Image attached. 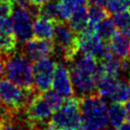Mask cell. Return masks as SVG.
Wrapping results in <instances>:
<instances>
[{"label":"cell","instance_id":"6da1fadb","mask_svg":"<svg viewBox=\"0 0 130 130\" xmlns=\"http://www.w3.org/2000/svg\"><path fill=\"white\" fill-rule=\"evenodd\" d=\"M79 111L82 121L95 130H105L109 125L108 107L98 93L79 99Z\"/></svg>","mask_w":130,"mask_h":130},{"label":"cell","instance_id":"7a4b0ae2","mask_svg":"<svg viewBox=\"0 0 130 130\" xmlns=\"http://www.w3.org/2000/svg\"><path fill=\"white\" fill-rule=\"evenodd\" d=\"M5 76L9 80L24 89L35 87L32 65L22 52H13L6 58Z\"/></svg>","mask_w":130,"mask_h":130},{"label":"cell","instance_id":"3957f363","mask_svg":"<svg viewBox=\"0 0 130 130\" xmlns=\"http://www.w3.org/2000/svg\"><path fill=\"white\" fill-rule=\"evenodd\" d=\"M54 55L69 63L78 53L77 34L65 21H57L54 34Z\"/></svg>","mask_w":130,"mask_h":130},{"label":"cell","instance_id":"277c9868","mask_svg":"<svg viewBox=\"0 0 130 130\" xmlns=\"http://www.w3.org/2000/svg\"><path fill=\"white\" fill-rule=\"evenodd\" d=\"M52 122L60 129L64 128H78L82 122L79 111V99L66 98L62 105L54 112Z\"/></svg>","mask_w":130,"mask_h":130},{"label":"cell","instance_id":"5b68a950","mask_svg":"<svg viewBox=\"0 0 130 130\" xmlns=\"http://www.w3.org/2000/svg\"><path fill=\"white\" fill-rule=\"evenodd\" d=\"M77 44L80 53L90 55L99 60L109 49L107 42L103 41L98 36L95 31V25L91 23H88L86 28L78 34Z\"/></svg>","mask_w":130,"mask_h":130},{"label":"cell","instance_id":"8992f818","mask_svg":"<svg viewBox=\"0 0 130 130\" xmlns=\"http://www.w3.org/2000/svg\"><path fill=\"white\" fill-rule=\"evenodd\" d=\"M25 114L32 129H35L39 128V126L43 127L45 123L52 119L54 110L40 93L27 105Z\"/></svg>","mask_w":130,"mask_h":130},{"label":"cell","instance_id":"52a82bcc","mask_svg":"<svg viewBox=\"0 0 130 130\" xmlns=\"http://www.w3.org/2000/svg\"><path fill=\"white\" fill-rule=\"evenodd\" d=\"M11 15L12 31L17 39V42L23 44L34 37L32 17L29 13L27 9L18 6L17 8L13 9Z\"/></svg>","mask_w":130,"mask_h":130},{"label":"cell","instance_id":"ba28073f","mask_svg":"<svg viewBox=\"0 0 130 130\" xmlns=\"http://www.w3.org/2000/svg\"><path fill=\"white\" fill-rule=\"evenodd\" d=\"M56 65L57 62L51 57L35 61V64L32 65L35 87L41 93L51 89Z\"/></svg>","mask_w":130,"mask_h":130},{"label":"cell","instance_id":"9c48e42d","mask_svg":"<svg viewBox=\"0 0 130 130\" xmlns=\"http://www.w3.org/2000/svg\"><path fill=\"white\" fill-rule=\"evenodd\" d=\"M69 70L73 85L74 96H76L77 99H81L92 94L98 93L97 80L95 76L96 73H89L77 70L73 67H69Z\"/></svg>","mask_w":130,"mask_h":130},{"label":"cell","instance_id":"30bf717a","mask_svg":"<svg viewBox=\"0 0 130 130\" xmlns=\"http://www.w3.org/2000/svg\"><path fill=\"white\" fill-rule=\"evenodd\" d=\"M55 44L51 39L32 37L26 41L22 47L21 52L31 61H37L42 58L50 57L54 55Z\"/></svg>","mask_w":130,"mask_h":130},{"label":"cell","instance_id":"8fae6325","mask_svg":"<svg viewBox=\"0 0 130 130\" xmlns=\"http://www.w3.org/2000/svg\"><path fill=\"white\" fill-rule=\"evenodd\" d=\"M52 86L55 91H57V93L65 99L75 97L69 67L67 66V63H65L64 61H62V62L59 61L56 65Z\"/></svg>","mask_w":130,"mask_h":130},{"label":"cell","instance_id":"7c38bea8","mask_svg":"<svg viewBox=\"0 0 130 130\" xmlns=\"http://www.w3.org/2000/svg\"><path fill=\"white\" fill-rule=\"evenodd\" d=\"M96 80L98 94L103 99L111 101L122 79L119 77L112 76H96Z\"/></svg>","mask_w":130,"mask_h":130},{"label":"cell","instance_id":"4fadbf2b","mask_svg":"<svg viewBox=\"0 0 130 130\" xmlns=\"http://www.w3.org/2000/svg\"><path fill=\"white\" fill-rule=\"evenodd\" d=\"M111 52L119 58H126L130 54V37L122 35V32H115L111 39L108 41Z\"/></svg>","mask_w":130,"mask_h":130},{"label":"cell","instance_id":"5bb4252c","mask_svg":"<svg viewBox=\"0 0 130 130\" xmlns=\"http://www.w3.org/2000/svg\"><path fill=\"white\" fill-rule=\"evenodd\" d=\"M56 21L44 16H38L35 18L32 23V32L35 37L52 39L55 34Z\"/></svg>","mask_w":130,"mask_h":130},{"label":"cell","instance_id":"9a60e30c","mask_svg":"<svg viewBox=\"0 0 130 130\" xmlns=\"http://www.w3.org/2000/svg\"><path fill=\"white\" fill-rule=\"evenodd\" d=\"M68 25L71 29L77 35L81 32L86 26L88 25V13H87V7L85 5H81L79 7H77L70 15L68 19Z\"/></svg>","mask_w":130,"mask_h":130},{"label":"cell","instance_id":"2e32d148","mask_svg":"<svg viewBox=\"0 0 130 130\" xmlns=\"http://www.w3.org/2000/svg\"><path fill=\"white\" fill-rule=\"evenodd\" d=\"M87 0H57V12L59 21H67L72 12L81 5H85Z\"/></svg>","mask_w":130,"mask_h":130},{"label":"cell","instance_id":"e0dca14e","mask_svg":"<svg viewBox=\"0 0 130 130\" xmlns=\"http://www.w3.org/2000/svg\"><path fill=\"white\" fill-rule=\"evenodd\" d=\"M108 116L110 125L113 129H117L126 119L124 106L121 102H112L108 108Z\"/></svg>","mask_w":130,"mask_h":130},{"label":"cell","instance_id":"ac0fdd59","mask_svg":"<svg viewBox=\"0 0 130 130\" xmlns=\"http://www.w3.org/2000/svg\"><path fill=\"white\" fill-rule=\"evenodd\" d=\"M116 26L114 24L113 19L110 17H106L98 24L95 25V31L98 36L103 41L108 42L116 32Z\"/></svg>","mask_w":130,"mask_h":130},{"label":"cell","instance_id":"d6986e66","mask_svg":"<svg viewBox=\"0 0 130 130\" xmlns=\"http://www.w3.org/2000/svg\"><path fill=\"white\" fill-rule=\"evenodd\" d=\"M113 22L116 28L119 29V32H122L126 37H130V12L122 11V12L113 13Z\"/></svg>","mask_w":130,"mask_h":130},{"label":"cell","instance_id":"ffe728a7","mask_svg":"<svg viewBox=\"0 0 130 130\" xmlns=\"http://www.w3.org/2000/svg\"><path fill=\"white\" fill-rule=\"evenodd\" d=\"M17 39L14 34H0V55L8 57L16 51Z\"/></svg>","mask_w":130,"mask_h":130},{"label":"cell","instance_id":"44dd1931","mask_svg":"<svg viewBox=\"0 0 130 130\" xmlns=\"http://www.w3.org/2000/svg\"><path fill=\"white\" fill-rule=\"evenodd\" d=\"M87 13H88V21L91 24L96 25L99 22L103 20L107 16H109V12L107 10L103 8L102 6L98 5H91L87 8Z\"/></svg>","mask_w":130,"mask_h":130},{"label":"cell","instance_id":"7402d4cb","mask_svg":"<svg viewBox=\"0 0 130 130\" xmlns=\"http://www.w3.org/2000/svg\"><path fill=\"white\" fill-rule=\"evenodd\" d=\"M130 100V83L124 79H122L117 91L111 99V102H128Z\"/></svg>","mask_w":130,"mask_h":130},{"label":"cell","instance_id":"603a6c76","mask_svg":"<svg viewBox=\"0 0 130 130\" xmlns=\"http://www.w3.org/2000/svg\"><path fill=\"white\" fill-rule=\"evenodd\" d=\"M40 15L53 19L56 22L59 21L58 12H57V1L50 0L40 6Z\"/></svg>","mask_w":130,"mask_h":130},{"label":"cell","instance_id":"cb8c5ba5","mask_svg":"<svg viewBox=\"0 0 130 130\" xmlns=\"http://www.w3.org/2000/svg\"><path fill=\"white\" fill-rule=\"evenodd\" d=\"M42 93H43L42 94L43 98L46 100V102L49 103V105L53 108L54 112L62 105V103H63L65 100V98H63L61 95H59L57 91H55L54 89H49L47 91L42 92Z\"/></svg>","mask_w":130,"mask_h":130},{"label":"cell","instance_id":"d4e9b609","mask_svg":"<svg viewBox=\"0 0 130 130\" xmlns=\"http://www.w3.org/2000/svg\"><path fill=\"white\" fill-rule=\"evenodd\" d=\"M130 0H107L106 7L107 11L110 13H116V12L125 11L129 8Z\"/></svg>","mask_w":130,"mask_h":130},{"label":"cell","instance_id":"484cf974","mask_svg":"<svg viewBox=\"0 0 130 130\" xmlns=\"http://www.w3.org/2000/svg\"><path fill=\"white\" fill-rule=\"evenodd\" d=\"M13 11V4L11 0L0 2V17H10Z\"/></svg>","mask_w":130,"mask_h":130},{"label":"cell","instance_id":"4316f807","mask_svg":"<svg viewBox=\"0 0 130 130\" xmlns=\"http://www.w3.org/2000/svg\"><path fill=\"white\" fill-rule=\"evenodd\" d=\"M0 34H13L12 20L9 17H0Z\"/></svg>","mask_w":130,"mask_h":130},{"label":"cell","instance_id":"83f0119b","mask_svg":"<svg viewBox=\"0 0 130 130\" xmlns=\"http://www.w3.org/2000/svg\"><path fill=\"white\" fill-rule=\"evenodd\" d=\"M7 57L0 55V79L5 76V65H6Z\"/></svg>","mask_w":130,"mask_h":130},{"label":"cell","instance_id":"f1b7e54d","mask_svg":"<svg viewBox=\"0 0 130 130\" xmlns=\"http://www.w3.org/2000/svg\"><path fill=\"white\" fill-rule=\"evenodd\" d=\"M42 130H61V129L57 125H56L52 121H49L42 127Z\"/></svg>","mask_w":130,"mask_h":130},{"label":"cell","instance_id":"f546056e","mask_svg":"<svg viewBox=\"0 0 130 130\" xmlns=\"http://www.w3.org/2000/svg\"><path fill=\"white\" fill-rule=\"evenodd\" d=\"M12 2H14L16 4L18 5V6H20V7H28L30 3L32 2V0H11Z\"/></svg>","mask_w":130,"mask_h":130},{"label":"cell","instance_id":"4dcf8cb0","mask_svg":"<svg viewBox=\"0 0 130 130\" xmlns=\"http://www.w3.org/2000/svg\"><path fill=\"white\" fill-rule=\"evenodd\" d=\"M87 2H89V4L91 5H98V6L104 7L106 5L107 0H87Z\"/></svg>","mask_w":130,"mask_h":130},{"label":"cell","instance_id":"1f68e13d","mask_svg":"<svg viewBox=\"0 0 130 130\" xmlns=\"http://www.w3.org/2000/svg\"><path fill=\"white\" fill-rule=\"evenodd\" d=\"M124 110H125V117L127 119V122H130V100L125 102Z\"/></svg>","mask_w":130,"mask_h":130},{"label":"cell","instance_id":"d6a6232c","mask_svg":"<svg viewBox=\"0 0 130 130\" xmlns=\"http://www.w3.org/2000/svg\"><path fill=\"white\" fill-rule=\"evenodd\" d=\"M77 130H95V129H94L93 127H91L89 124H87L86 122H84L82 121L80 123V125L78 126Z\"/></svg>","mask_w":130,"mask_h":130},{"label":"cell","instance_id":"836d02e7","mask_svg":"<svg viewBox=\"0 0 130 130\" xmlns=\"http://www.w3.org/2000/svg\"><path fill=\"white\" fill-rule=\"evenodd\" d=\"M116 130H130V122H122Z\"/></svg>","mask_w":130,"mask_h":130},{"label":"cell","instance_id":"e575fe53","mask_svg":"<svg viewBox=\"0 0 130 130\" xmlns=\"http://www.w3.org/2000/svg\"><path fill=\"white\" fill-rule=\"evenodd\" d=\"M48 1H50V0H32V3L37 4L38 6H41L42 4H44V3L48 2Z\"/></svg>","mask_w":130,"mask_h":130},{"label":"cell","instance_id":"d590c367","mask_svg":"<svg viewBox=\"0 0 130 130\" xmlns=\"http://www.w3.org/2000/svg\"><path fill=\"white\" fill-rule=\"evenodd\" d=\"M122 79H124V80H126L127 82H129L130 83V69L127 73H125L123 76H122Z\"/></svg>","mask_w":130,"mask_h":130},{"label":"cell","instance_id":"8d00e7d4","mask_svg":"<svg viewBox=\"0 0 130 130\" xmlns=\"http://www.w3.org/2000/svg\"><path fill=\"white\" fill-rule=\"evenodd\" d=\"M61 130H77V128H64V129H61Z\"/></svg>","mask_w":130,"mask_h":130},{"label":"cell","instance_id":"74e56055","mask_svg":"<svg viewBox=\"0 0 130 130\" xmlns=\"http://www.w3.org/2000/svg\"><path fill=\"white\" fill-rule=\"evenodd\" d=\"M2 123H3V121L0 119V129H1V126H2Z\"/></svg>","mask_w":130,"mask_h":130},{"label":"cell","instance_id":"f35d334b","mask_svg":"<svg viewBox=\"0 0 130 130\" xmlns=\"http://www.w3.org/2000/svg\"><path fill=\"white\" fill-rule=\"evenodd\" d=\"M32 130H42V129H40V128H35V129H32Z\"/></svg>","mask_w":130,"mask_h":130},{"label":"cell","instance_id":"ab89813d","mask_svg":"<svg viewBox=\"0 0 130 130\" xmlns=\"http://www.w3.org/2000/svg\"><path fill=\"white\" fill-rule=\"evenodd\" d=\"M1 1H8V0H0V2H1Z\"/></svg>","mask_w":130,"mask_h":130},{"label":"cell","instance_id":"60d3db41","mask_svg":"<svg viewBox=\"0 0 130 130\" xmlns=\"http://www.w3.org/2000/svg\"><path fill=\"white\" fill-rule=\"evenodd\" d=\"M128 58H129V59H130V54H129V57H128Z\"/></svg>","mask_w":130,"mask_h":130},{"label":"cell","instance_id":"b9f144b4","mask_svg":"<svg viewBox=\"0 0 130 130\" xmlns=\"http://www.w3.org/2000/svg\"><path fill=\"white\" fill-rule=\"evenodd\" d=\"M129 7H130V5H129Z\"/></svg>","mask_w":130,"mask_h":130}]
</instances>
